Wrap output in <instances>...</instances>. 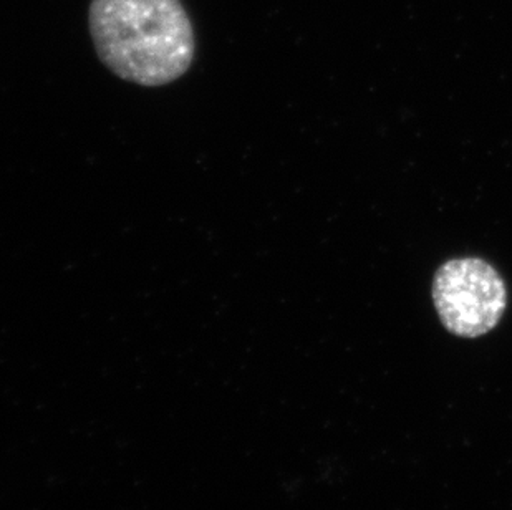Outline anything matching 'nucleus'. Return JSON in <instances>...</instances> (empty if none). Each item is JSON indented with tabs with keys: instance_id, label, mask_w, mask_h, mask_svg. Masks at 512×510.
<instances>
[{
	"instance_id": "nucleus-1",
	"label": "nucleus",
	"mask_w": 512,
	"mask_h": 510,
	"mask_svg": "<svg viewBox=\"0 0 512 510\" xmlns=\"http://www.w3.org/2000/svg\"><path fill=\"white\" fill-rule=\"evenodd\" d=\"M90 35L116 77L163 87L193 65L196 37L181 0H92Z\"/></svg>"
},
{
	"instance_id": "nucleus-2",
	"label": "nucleus",
	"mask_w": 512,
	"mask_h": 510,
	"mask_svg": "<svg viewBox=\"0 0 512 510\" xmlns=\"http://www.w3.org/2000/svg\"><path fill=\"white\" fill-rule=\"evenodd\" d=\"M433 302L448 332L478 338L503 318L508 290L493 265L478 257H463L448 260L436 270Z\"/></svg>"
}]
</instances>
